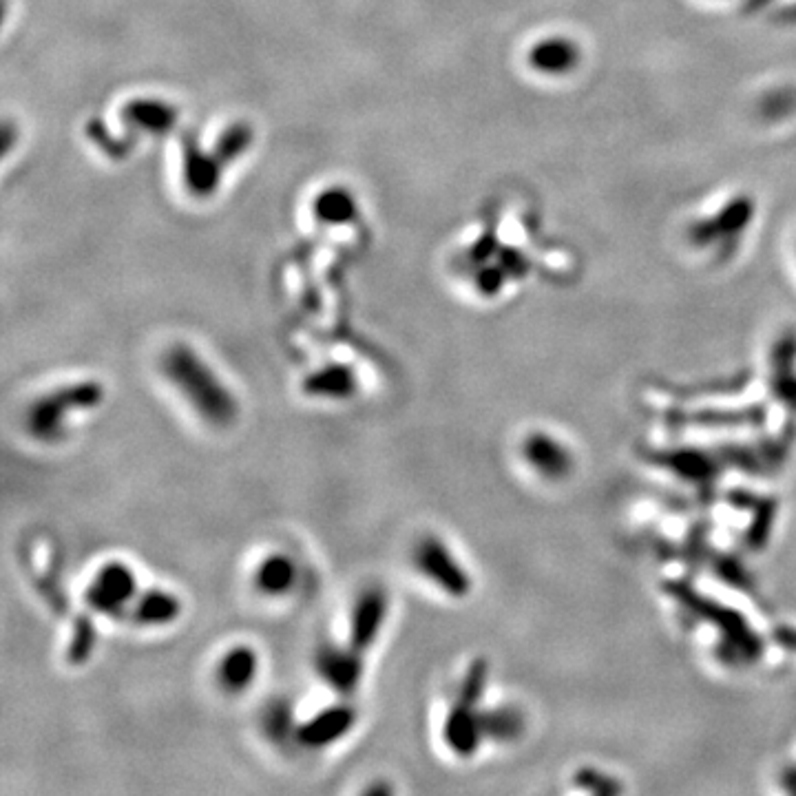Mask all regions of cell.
<instances>
[{
  "label": "cell",
  "mask_w": 796,
  "mask_h": 796,
  "mask_svg": "<svg viewBox=\"0 0 796 796\" xmlns=\"http://www.w3.org/2000/svg\"><path fill=\"white\" fill-rule=\"evenodd\" d=\"M164 376L191 410L213 427H230L239 416V403L213 368L186 343H175L164 354Z\"/></svg>",
  "instance_id": "1"
},
{
  "label": "cell",
  "mask_w": 796,
  "mask_h": 796,
  "mask_svg": "<svg viewBox=\"0 0 796 796\" xmlns=\"http://www.w3.org/2000/svg\"><path fill=\"white\" fill-rule=\"evenodd\" d=\"M104 401V387L98 381H78L49 392L29 407L27 429L43 443H56L65 436L67 416L96 410Z\"/></svg>",
  "instance_id": "2"
},
{
  "label": "cell",
  "mask_w": 796,
  "mask_h": 796,
  "mask_svg": "<svg viewBox=\"0 0 796 796\" xmlns=\"http://www.w3.org/2000/svg\"><path fill=\"white\" fill-rule=\"evenodd\" d=\"M416 569L432 582L436 589H441L449 597H465L471 591V578L463 569L454 553L449 551L447 544L436 538L427 536L416 544L414 551Z\"/></svg>",
  "instance_id": "3"
},
{
  "label": "cell",
  "mask_w": 796,
  "mask_h": 796,
  "mask_svg": "<svg viewBox=\"0 0 796 796\" xmlns=\"http://www.w3.org/2000/svg\"><path fill=\"white\" fill-rule=\"evenodd\" d=\"M138 595V578L124 562H107L89 584L87 604L96 613L118 615Z\"/></svg>",
  "instance_id": "4"
},
{
  "label": "cell",
  "mask_w": 796,
  "mask_h": 796,
  "mask_svg": "<svg viewBox=\"0 0 796 796\" xmlns=\"http://www.w3.org/2000/svg\"><path fill=\"white\" fill-rule=\"evenodd\" d=\"M387 620V595L383 589L363 591L352 606L348 644L365 655L379 640Z\"/></svg>",
  "instance_id": "5"
},
{
  "label": "cell",
  "mask_w": 796,
  "mask_h": 796,
  "mask_svg": "<svg viewBox=\"0 0 796 796\" xmlns=\"http://www.w3.org/2000/svg\"><path fill=\"white\" fill-rule=\"evenodd\" d=\"M317 673L330 688L350 695L363 679V653L348 646H326L317 655Z\"/></svg>",
  "instance_id": "6"
},
{
  "label": "cell",
  "mask_w": 796,
  "mask_h": 796,
  "mask_svg": "<svg viewBox=\"0 0 796 796\" xmlns=\"http://www.w3.org/2000/svg\"><path fill=\"white\" fill-rule=\"evenodd\" d=\"M356 726V710L348 704L328 706L299 726L297 737L306 748H328L348 737Z\"/></svg>",
  "instance_id": "7"
},
{
  "label": "cell",
  "mask_w": 796,
  "mask_h": 796,
  "mask_svg": "<svg viewBox=\"0 0 796 796\" xmlns=\"http://www.w3.org/2000/svg\"><path fill=\"white\" fill-rule=\"evenodd\" d=\"M443 735L449 750L456 752L458 757H471L478 750L480 739L485 737L483 724H480V712H476V706L456 701L445 719Z\"/></svg>",
  "instance_id": "8"
},
{
  "label": "cell",
  "mask_w": 796,
  "mask_h": 796,
  "mask_svg": "<svg viewBox=\"0 0 796 796\" xmlns=\"http://www.w3.org/2000/svg\"><path fill=\"white\" fill-rule=\"evenodd\" d=\"M259 675V655L253 646L237 644L222 657L217 666V679L226 693L239 695L255 684Z\"/></svg>",
  "instance_id": "9"
},
{
  "label": "cell",
  "mask_w": 796,
  "mask_h": 796,
  "mask_svg": "<svg viewBox=\"0 0 796 796\" xmlns=\"http://www.w3.org/2000/svg\"><path fill=\"white\" fill-rule=\"evenodd\" d=\"M356 387H359V381H356L354 370L350 365L341 363L314 370L301 383L303 394L312 398H326V401H348L356 394Z\"/></svg>",
  "instance_id": "10"
},
{
  "label": "cell",
  "mask_w": 796,
  "mask_h": 796,
  "mask_svg": "<svg viewBox=\"0 0 796 796\" xmlns=\"http://www.w3.org/2000/svg\"><path fill=\"white\" fill-rule=\"evenodd\" d=\"M182 615V602L180 597L162 591V589H151L142 595L135 597L133 606V617L135 622L142 626H171L177 622V617Z\"/></svg>",
  "instance_id": "11"
},
{
  "label": "cell",
  "mask_w": 796,
  "mask_h": 796,
  "mask_svg": "<svg viewBox=\"0 0 796 796\" xmlns=\"http://www.w3.org/2000/svg\"><path fill=\"white\" fill-rule=\"evenodd\" d=\"M297 567L288 555L272 553L266 560H261L255 573V586L259 593L268 597H281L295 589Z\"/></svg>",
  "instance_id": "12"
},
{
  "label": "cell",
  "mask_w": 796,
  "mask_h": 796,
  "mask_svg": "<svg viewBox=\"0 0 796 796\" xmlns=\"http://www.w3.org/2000/svg\"><path fill=\"white\" fill-rule=\"evenodd\" d=\"M525 458L544 476H560L569 467V452L547 434H533L525 441Z\"/></svg>",
  "instance_id": "13"
},
{
  "label": "cell",
  "mask_w": 796,
  "mask_h": 796,
  "mask_svg": "<svg viewBox=\"0 0 796 796\" xmlns=\"http://www.w3.org/2000/svg\"><path fill=\"white\" fill-rule=\"evenodd\" d=\"M480 724H483V735L494 739H513L522 730V719L516 710H494L480 712Z\"/></svg>",
  "instance_id": "14"
},
{
  "label": "cell",
  "mask_w": 796,
  "mask_h": 796,
  "mask_svg": "<svg viewBox=\"0 0 796 796\" xmlns=\"http://www.w3.org/2000/svg\"><path fill=\"white\" fill-rule=\"evenodd\" d=\"M96 646V626L89 617H78L76 626L71 631V642L67 648V662L73 666L85 664Z\"/></svg>",
  "instance_id": "15"
},
{
  "label": "cell",
  "mask_w": 796,
  "mask_h": 796,
  "mask_svg": "<svg viewBox=\"0 0 796 796\" xmlns=\"http://www.w3.org/2000/svg\"><path fill=\"white\" fill-rule=\"evenodd\" d=\"M485 682H487V664L483 662V659H476V662L469 666L467 675L463 679V686H460V693H458V701H463V704H469V706H478L480 697H483Z\"/></svg>",
  "instance_id": "16"
}]
</instances>
